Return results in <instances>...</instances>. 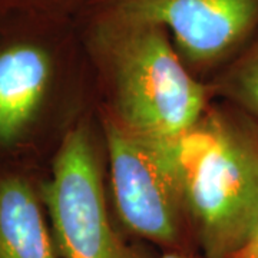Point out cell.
Listing matches in <instances>:
<instances>
[{"mask_svg":"<svg viewBox=\"0 0 258 258\" xmlns=\"http://www.w3.org/2000/svg\"><path fill=\"white\" fill-rule=\"evenodd\" d=\"M59 10V13L66 15L68 18L72 16L74 19L78 18V15L85 9L89 0H52Z\"/></svg>","mask_w":258,"mask_h":258,"instance_id":"obj_9","label":"cell"},{"mask_svg":"<svg viewBox=\"0 0 258 258\" xmlns=\"http://www.w3.org/2000/svg\"><path fill=\"white\" fill-rule=\"evenodd\" d=\"M168 149L198 251L232 258L258 221V120L212 101Z\"/></svg>","mask_w":258,"mask_h":258,"instance_id":"obj_2","label":"cell"},{"mask_svg":"<svg viewBox=\"0 0 258 258\" xmlns=\"http://www.w3.org/2000/svg\"><path fill=\"white\" fill-rule=\"evenodd\" d=\"M42 204L26 178L0 176V258H60Z\"/></svg>","mask_w":258,"mask_h":258,"instance_id":"obj_7","label":"cell"},{"mask_svg":"<svg viewBox=\"0 0 258 258\" xmlns=\"http://www.w3.org/2000/svg\"><path fill=\"white\" fill-rule=\"evenodd\" d=\"M95 113L108 164L112 210L120 230L162 251H198L168 139L148 138Z\"/></svg>","mask_w":258,"mask_h":258,"instance_id":"obj_4","label":"cell"},{"mask_svg":"<svg viewBox=\"0 0 258 258\" xmlns=\"http://www.w3.org/2000/svg\"><path fill=\"white\" fill-rule=\"evenodd\" d=\"M60 49L49 40L18 37L0 47V145L25 138L43 109L59 68Z\"/></svg>","mask_w":258,"mask_h":258,"instance_id":"obj_6","label":"cell"},{"mask_svg":"<svg viewBox=\"0 0 258 258\" xmlns=\"http://www.w3.org/2000/svg\"><path fill=\"white\" fill-rule=\"evenodd\" d=\"M207 85L212 101L230 103L258 120V32Z\"/></svg>","mask_w":258,"mask_h":258,"instance_id":"obj_8","label":"cell"},{"mask_svg":"<svg viewBox=\"0 0 258 258\" xmlns=\"http://www.w3.org/2000/svg\"><path fill=\"white\" fill-rule=\"evenodd\" d=\"M159 258H205L200 251H162Z\"/></svg>","mask_w":258,"mask_h":258,"instance_id":"obj_11","label":"cell"},{"mask_svg":"<svg viewBox=\"0 0 258 258\" xmlns=\"http://www.w3.org/2000/svg\"><path fill=\"white\" fill-rule=\"evenodd\" d=\"M92 12L165 28L185 66L205 83L258 32V0H89L79 15Z\"/></svg>","mask_w":258,"mask_h":258,"instance_id":"obj_5","label":"cell"},{"mask_svg":"<svg viewBox=\"0 0 258 258\" xmlns=\"http://www.w3.org/2000/svg\"><path fill=\"white\" fill-rule=\"evenodd\" d=\"M105 149L95 109L62 135L50 178L42 185L60 258H152L128 241L106 195Z\"/></svg>","mask_w":258,"mask_h":258,"instance_id":"obj_3","label":"cell"},{"mask_svg":"<svg viewBox=\"0 0 258 258\" xmlns=\"http://www.w3.org/2000/svg\"><path fill=\"white\" fill-rule=\"evenodd\" d=\"M232 258H258V221L248 240L245 241V244L237 251V254Z\"/></svg>","mask_w":258,"mask_h":258,"instance_id":"obj_10","label":"cell"},{"mask_svg":"<svg viewBox=\"0 0 258 258\" xmlns=\"http://www.w3.org/2000/svg\"><path fill=\"white\" fill-rule=\"evenodd\" d=\"M91 72L93 108L120 126L172 139L211 103L208 85L179 57L168 30L115 13L76 18Z\"/></svg>","mask_w":258,"mask_h":258,"instance_id":"obj_1","label":"cell"}]
</instances>
